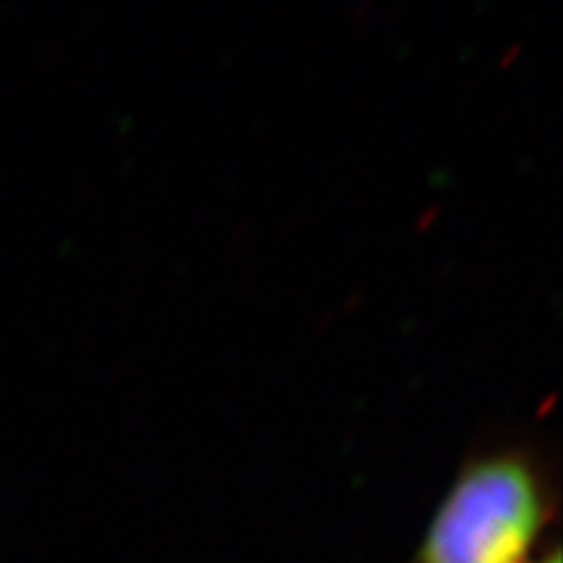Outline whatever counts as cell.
<instances>
[{"label": "cell", "instance_id": "2", "mask_svg": "<svg viewBox=\"0 0 563 563\" xmlns=\"http://www.w3.org/2000/svg\"><path fill=\"white\" fill-rule=\"evenodd\" d=\"M538 563H561V556H559V552H552L550 556H544V559L538 561Z\"/></svg>", "mask_w": 563, "mask_h": 563}, {"label": "cell", "instance_id": "1", "mask_svg": "<svg viewBox=\"0 0 563 563\" xmlns=\"http://www.w3.org/2000/svg\"><path fill=\"white\" fill-rule=\"evenodd\" d=\"M548 519V486L531 457L490 451L457 472L416 563H528Z\"/></svg>", "mask_w": 563, "mask_h": 563}]
</instances>
